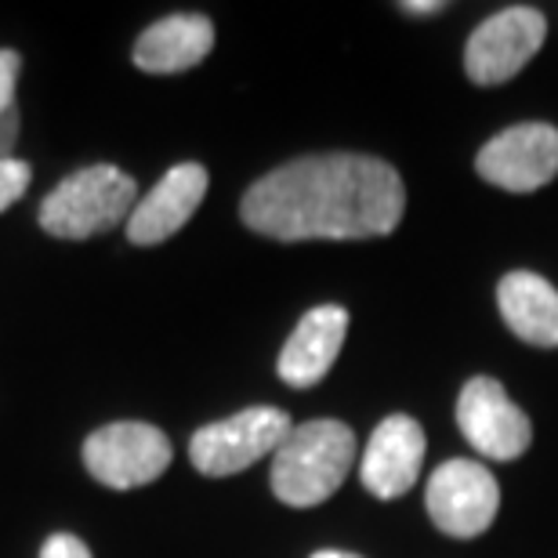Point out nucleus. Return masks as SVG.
<instances>
[{"instance_id": "nucleus-1", "label": "nucleus", "mask_w": 558, "mask_h": 558, "mask_svg": "<svg viewBox=\"0 0 558 558\" xmlns=\"http://www.w3.org/2000/svg\"><path fill=\"white\" fill-rule=\"evenodd\" d=\"M407 210L392 163L360 153L301 156L258 178L240 204L243 226L279 243L388 236Z\"/></svg>"}, {"instance_id": "nucleus-2", "label": "nucleus", "mask_w": 558, "mask_h": 558, "mask_svg": "<svg viewBox=\"0 0 558 558\" xmlns=\"http://www.w3.org/2000/svg\"><path fill=\"white\" fill-rule=\"evenodd\" d=\"M355 464L349 424L323 417L294 424L272 453V494L290 508H316L341 489Z\"/></svg>"}, {"instance_id": "nucleus-3", "label": "nucleus", "mask_w": 558, "mask_h": 558, "mask_svg": "<svg viewBox=\"0 0 558 558\" xmlns=\"http://www.w3.org/2000/svg\"><path fill=\"white\" fill-rule=\"evenodd\" d=\"M138 204L135 178L113 163H95L70 174L44 196L40 226L59 240H87L117 229Z\"/></svg>"}, {"instance_id": "nucleus-4", "label": "nucleus", "mask_w": 558, "mask_h": 558, "mask_svg": "<svg viewBox=\"0 0 558 558\" xmlns=\"http://www.w3.org/2000/svg\"><path fill=\"white\" fill-rule=\"evenodd\" d=\"M290 417L276 407H251L240 410L226 421H215L199 428L189 442V457H193L196 472L210 478L236 475L243 468L258 464L262 457L276 453L290 435Z\"/></svg>"}, {"instance_id": "nucleus-5", "label": "nucleus", "mask_w": 558, "mask_h": 558, "mask_svg": "<svg viewBox=\"0 0 558 558\" xmlns=\"http://www.w3.org/2000/svg\"><path fill=\"white\" fill-rule=\"evenodd\" d=\"M171 439L142 421H117L84 442V464L109 489L149 486L171 464Z\"/></svg>"}, {"instance_id": "nucleus-6", "label": "nucleus", "mask_w": 558, "mask_h": 558, "mask_svg": "<svg viewBox=\"0 0 558 558\" xmlns=\"http://www.w3.org/2000/svg\"><path fill=\"white\" fill-rule=\"evenodd\" d=\"M424 505H428V515L442 533L472 541L494 526L500 508V486L489 475V468H483L478 461H464V457H453V461L435 468V475L428 478Z\"/></svg>"}, {"instance_id": "nucleus-7", "label": "nucleus", "mask_w": 558, "mask_h": 558, "mask_svg": "<svg viewBox=\"0 0 558 558\" xmlns=\"http://www.w3.org/2000/svg\"><path fill=\"white\" fill-rule=\"evenodd\" d=\"M548 37V19L537 8L515 4L489 15L464 48V70L475 84H505L511 81Z\"/></svg>"}, {"instance_id": "nucleus-8", "label": "nucleus", "mask_w": 558, "mask_h": 558, "mask_svg": "<svg viewBox=\"0 0 558 558\" xmlns=\"http://www.w3.org/2000/svg\"><path fill=\"white\" fill-rule=\"evenodd\" d=\"M457 424L464 439L489 461H515L530 450L533 424L511 403L505 385L494 377H472L457 399Z\"/></svg>"}, {"instance_id": "nucleus-9", "label": "nucleus", "mask_w": 558, "mask_h": 558, "mask_svg": "<svg viewBox=\"0 0 558 558\" xmlns=\"http://www.w3.org/2000/svg\"><path fill=\"white\" fill-rule=\"evenodd\" d=\"M475 171L508 193H537L558 174V128L515 124L478 149Z\"/></svg>"}, {"instance_id": "nucleus-10", "label": "nucleus", "mask_w": 558, "mask_h": 558, "mask_svg": "<svg viewBox=\"0 0 558 558\" xmlns=\"http://www.w3.org/2000/svg\"><path fill=\"white\" fill-rule=\"evenodd\" d=\"M424 464V432L414 417L392 414L374 428L363 450L360 478L374 497L396 500L414 489Z\"/></svg>"}, {"instance_id": "nucleus-11", "label": "nucleus", "mask_w": 558, "mask_h": 558, "mask_svg": "<svg viewBox=\"0 0 558 558\" xmlns=\"http://www.w3.org/2000/svg\"><path fill=\"white\" fill-rule=\"evenodd\" d=\"M207 171L199 163H178L171 167L149 193H145L135 210L128 218V240L138 247H153L174 236L189 218L196 215V207L207 196Z\"/></svg>"}, {"instance_id": "nucleus-12", "label": "nucleus", "mask_w": 558, "mask_h": 558, "mask_svg": "<svg viewBox=\"0 0 558 558\" xmlns=\"http://www.w3.org/2000/svg\"><path fill=\"white\" fill-rule=\"evenodd\" d=\"M344 333H349V312L341 305H316L305 312L279 352V377L290 388L319 385L338 360Z\"/></svg>"}, {"instance_id": "nucleus-13", "label": "nucleus", "mask_w": 558, "mask_h": 558, "mask_svg": "<svg viewBox=\"0 0 558 558\" xmlns=\"http://www.w3.org/2000/svg\"><path fill=\"white\" fill-rule=\"evenodd\" d=\"M215 48V26L204 15H167L153 22L135 44V65L145 73H182Z\"/></svg>"}, {"instance_id": "nucleus-14", "label": "nucleus", "mask_w": 558, "mask_h": 558, "mask_svg": "<svg viewBox=\"0 0 558 558\" xmlns=\"http://www.w3.org/2000/svg\"><path fill=\"white\" fill-rule=\"evenodd\" d=\"M497 305L515 338L558 349V290L544 276L508 272L497 287Z\"/></svg>"}, {"instance_id": "nucleus-15", "label": "nucleus", "mask_w": 558, "mask_h": 558, "mask_svg": "<svg viewBox=\"0 0 558 558\" xmlns=\"http://www.w3.org/2000/svg\"><path fill=\"white\" fill-rule=\"evenodd\" d=\"M29 163L22 160H0V210H8L15 199H22V193L29 189Z\"/></svg>"}, {"instance_id": "nucleus-16", "label": "nucleus", "mask_w": 558, "mask_h": 558, "mask_svg": "<svg viewBox=\"0 0 558 558\" xmlns=\"http://www.w3.org/2000/svg\"><path fill=\"white\" fill-rule=\"evenodd\" d=\"M19 73H22V59H19V51H4V48H0V113L15 106Z\"/></svg>"}, {"instance_id": "nucleus-17", "label": "nucleus", "mask_w": 558, "mask_h": 558, "mask_svg": "<svg viewBox=\"0 0 558 558\" xmlns=\"http://www.w3.org/2000/svg\"><path fill=\"white\" fill-rule=\"evenodd\" d=\"M40 558H92V551H87L84 541L70 537V533H54V537L44 541Z\"/></svg>"}, {"instance_id": "nucleus-18", "label": "nucleus", "mask_w": 558, "mask_h": 558, "mask_svg": "<svg viewBox=\"0 0 558 558\" xmlns=\"http://www.w3.org/2000/svg\"><path fill=\"white\" fill-rule=\"evenodd\" d=\"M15 145H19V109L11 106L0 113V160H11Z\"/></svg>"}, {"instance_id": "nucleus-19", "label": "nucleus", "mask_w": 558, "mask_h": 558, "mask_svg": "<svg viewBox=\"0 0 558 558\" xmlns=\"http://www.w3.org/2000/svg\"><path fill=\"white\" fill-rule=\"evenodd\" d=\"M446 4L442 0H407L403 11H410V15H432V11H442Z\"/></svg>"}, {"instance_id": "nucleus-20", "label": "nucleus", "mask_w": 558, "mask_h": 558, "mask_svg": "<svg viewBox=\"0 0 558 558\" xmlns=\"http://www.w3.org/2000/svg\"><path fill=\"white\" fill-rule=\"evenodd\" d=\"M312 558H360V555H352V551H316Z\"/></svg>"}]
</instances>
